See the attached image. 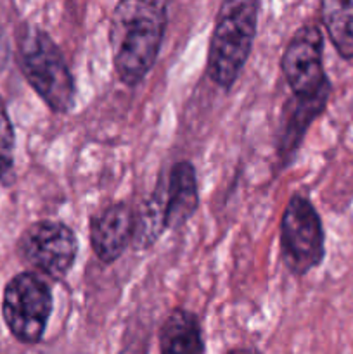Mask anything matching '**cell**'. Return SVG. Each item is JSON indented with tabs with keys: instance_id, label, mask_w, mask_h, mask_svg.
I'll use <instances>...</instances> for the list:
<instances>
[{
	"instance_id": "obj_1",
	"label": "cell",
	"mask_w": 353,
	"mask_h": 354,
	"mask_svg": "<svg viewBox=\"0 0 353 354\" xmlns=\"http://www.w3.org/2000/svg\"><path fill=\"white\" fill-rule=\"evenodd\" d=\"M168 24V3L125 0L109 21L113 64L121 83L135 86L154 68Z\"/></svg>"
},
{
	"instance_id": "obj_2",
	"label": "cell",
	"mask_w": 353,
	"mask_h": 354,
	"mask_svg": "<svg viewBox=\"0 0 353 354\" xmlns=\"http://www.w3.org/2000/svg\"><path fill=\"white\" fill-rule=\"evenodd\" d=\"M16 59L26 82L52 113L71 111L76 97L75 78L64 54L44 28L28 21L17 26Z\"/></svg>"
},
{
	"instance_id": "obj_3",
	"label": "cell",
	"mask_w": 353,
	"mask_h": 354,
	"mask_svg": "<svg viewBox=\"0 0 353 354\" xmlns=\"http://www.w3.org/2000/svg\"><path fill=\"white\" fill-rule=\"evenodd\" d=\"M260 2L225 0L220 3L208 48L206 71L211 82L230 90L241 76L256 38Z\"/></svg>"
},
{
	"instance_id": "obj_4",
	"label": "cell",
	"mask_w": 353,
	"mask_h": 354,
	"mask_svg": "<svg viewBox=\"0 0 353 354\" xmlns=\"http://www.w3.org/2000/svg\"><path fill=\"white\" fill-rule=\"evenodd\" d=\"M280 256L293 275L303 277L325 258V234L320 214L311 201L296 192L280 218Z\"/></svg>"
},
{
	"instance_id": "obj_5",
	"label": "cell",
	"mask_w": 353,
	"mask_h": 354,
	"mask_svg": "<svg viewBox=\"0 0 353 354\" xmlns=\"http://www.w3.org/2000/svg\"><path fill=\"white\" fill-rule=\"evenodd\" d=\"M52 290L44 277L33 272L14 275L3 287L2 317L21 344H38L52 315Z\"/></svg>"
},
{
	"instance_id": "obj_6",
	"label": "cell",
	"mask_w": 353,
	"mask_h": 354,
	"mask_svg": "<svg viewBox=\"0 0 353 354\" xmlns=\"http://www.w3.org/2000/svg\"><path fill=\"white\" fill-rule=\"evenodd\" d=\"M16 254L31 272L48 280L66 279L78 256L75 232L61 221L42 220L24 228L16 242Z\"/></svg>"
},
{
	"instance_id": "obj_7",
	"label": "cell",
	"mask_w": 353,
	"mask_h": 354,
	"mask_svg": "<svg viewBox=\"0 0 353 354\" xmlns=\"http://www.w3.org/2000/svg\"><path fill=\"white\" fill-rule=\"evenodd\" d=\"M280 69L293 97H331L332 86L324 69V37L318 24L307 23L294 31L280 57Z\"/></svg>"
},
{
	"instance_id": "obj_8",
	"label": "cell",
	"mask_w": 353,
	"mask_h": 354,
	"mask_svg": "<svg viewBox=\"0 0 353 354\" xmlns=\"http://www.w3.org/2000/svg\"><path fill=\"white\" fill-rule=\"evenodd\" d=\"M135 213L127 204L118 203L104 207L90 220V245L97 259L113 265L132 245Z\"/></svg>"
},
{
	"instance_id": "obj_9",
	"label": "cell",
	"mask_w": 353,
	"mask_h": 354,
	"mask_svg": "<svg viewBox=\"0 0 353 354\" xmlns=\"http://www.w3.org/2000/svg\"><path fill=\"white\" fill-rule=\"evenodd\" d=\"M159 182L165 199L166 228L179 230L196 214L199 207L196 168L190 161H179Z\"/></svg>"
},
{
	"instance_id": "obj_10",
	"label": "cell",
	"mask_w": 353,
	"mask_h": 354,
	"mask_svg": "<svg viewBox=\"0 0 353 354\" xmlns=\"http://www.w3.org/2000/svg\"><path fill=\"white\" fill-rule=\"evenodd\" d=\"M329 99H300L293 97L284 102L277 128V158L282 166L289 165L303 144L308 128L327 107Z\"/></svg>"
},
{
	"instance_id": "obj_11",
	"label": "cell",
	"mask_w": 353,
	"mask_h": 354,
	"mask_svg": "<svg viewBox=\"0 0 353 354\" xmlns=\"http://www.w3.org/2000/svg\"><path fill=\"white\" fill-rule=\"evenodd\" d=\"M159 354H206L203 327L194 311L173 308L159 328Z\"/></svg>"
},
{
	"instance_id": "obj_12",
	"label": "cell",
	"mask_w": 353,
	"mask_h": 354,
	"mask_svg": "<svg viewBox=\"0 0 353 354\" xmlns=\"http://www.w3.org/2000/svg\"><path fill=\"white\" fill-rule=\"evenodd\" d=\"M134 213L135 227L132 245L135 251L151 249L159 241V237L168 230L165 220V199H163L161 182H158L149 199Z\"/></svg>"
},
{
	"instance_id": "obj_13",
	"label": "cell",
	"mask_w": 353,
	"mask_h": 354,
	"mask_svg": "<svg viewBox=\"0 0 353 354\" xmlns=\"http://www.w3.org/2000/svg\"><path fill=\"white\" fill-rule=\"evenodd\" d=\"M320 19L339 57L345 61L353 59V2L324 0Z\"/></svg>"
},
{
	"instance_id": "obj_14",
	"label": "cell",
	"mask_w": 353,
	"mask_h": 354,
	"mask_svg": "<svg viewBox=\"0 0 353 354\" xmlns=\"http://www.w3.org/2000/svg\"><path fill=\"white\" fill-rule=\"evenodd\" d=\"M14 149H16V135H14L12 121L7 113L6 102L0 95V185L12 171Z\"/></svg>"
},
{
	"instance_id": "obj_15",
	"label": "cell",
	"mask_w": 353,
	"mask_h": 354,
	"mask_svg": "<svg viewBox=\"0 0 353 354\" xmlns=\"http://www.w3.org/2000/svg\"><path fill=\"white\" fill-rule=\"evenodd\" d=\"M118 354H147V346L145 344H130L127 346V348L123 349V351H120Z\"/></svg>"
},
{
	"instance_id": "obj_16",
	"label": "cell",
	"mask_w": 353,
	"mask_h": 354,
	"mask_svg": "<svg viewBox=\"0 0 353 354\" xmlns=\"http://www.w3.org/2000/svg\"><path fill=\"white\" fill-rule=\"evenodd\" d=\"M227 354H260L258 349L255 348H248V346H241V348H234L230 349Z\"/></svg>"
}]
</instances>
